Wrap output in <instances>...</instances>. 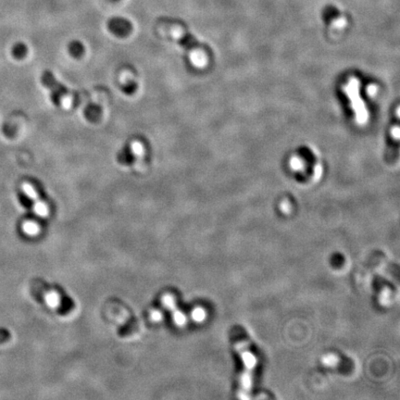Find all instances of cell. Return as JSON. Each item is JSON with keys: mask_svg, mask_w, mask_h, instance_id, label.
I'll use <instances>...</instances> for the list:
<instances>
[{"mask_svg": "<svg viewBox=\"0 0 400 400\" xmlns=\"http://www.w3.org/2000/svg\"><path fill=\"white\" fill-rule=\"evenodd\" d=\"M338 357H337L336 355H333V354L324 356L323 359H322V363H323L325 366H328V367H334V366H336V365L338 364Z\"/></svg>", "mask_w": 400, "mask_h": 400, "instance_id": "obj_11", "label": "cell"}, {"mask_svg": "<svg viewBox=\"0 0 400 400\" xmlns=\"http://www.w3.org/2000/svg\"><path fill=\"white\" fill-rule=\"evenodd\" d=\"M390 300H391V292L386 288L381 293L380 302L383 306H385L390 303Z\"/></svg>", "mask_w": 400, "mask_h": 400, "instance_id": "obj_13", "label": "cell"}, {"mask_svg": "<svg viewBox=\"0 0 400 400\" xmlns=\"http://www.w3.org/2000/svg\"><path fill=\"white\" fill-rule=\"evenodd\" d=\"M22 231L25 236L35 237L41 233V228L38 223H36L32 220H27L23 224Z\"/></svg>", "mask_w": 400, "mask_h": 400, "instance_id": "obj_3", "label": "cell"}, {"mask_svg": "<svg viewBox=\"0 0 400 400\" xmlns=\"http://www.w3.org/2000/svg\"><path fill=\"white\" fill-rule=\"evenodd\" d=\"M70 51H71V55L79 58L84 54V47L79 42H73L70 46Z\"/></svg>", "mask_w": 400, "mask_h": 400, "instance_id": "obj_10", "label": "cell"}, {"mask_svg": "<svg viewBox=\"0 0 400 400\" xmlns=\"http://www.w3.org/2000/svg\"><path fill=\"white\" fill-rule=\"evenodd\" d=\"M206 317H207V313H206L204 308H196L191 312L192 320L197 323L204 322Z\"/></svg>", "mask_w": 400, "mask_h": 400, "instance_id": "obj_9", "label": "cell"}, {"mask_svg": "<svg viewBox=\"0 0 400 400\" xmlns=\"http://www.w3.org/2000/svg\"><path fill=\"white\" fill-rule=\"evenodd\" d=\"M149 317L153 322H160L163 320V313L158 309H153L149 313Z\"/></svg>", "mask_w": 400, "mask_h": 400, "instance_id": "obj_14", "label": "cell"}, {"mask_svg": "<svg viewBox=\"0 0 400 400\" xmlns=\"http://www.w3.org/2000/svg\"><path fill=\"white\" fill-rule=\"evenodd\" d=\"M32 211L34 212V214L36 216H38L40 218H47V216L49 215V209L45 202L40 201V200H35L34 203L32 205Z\"/></svg>", "mask_w": 400, "mask_h": 400, "instance_id": "obj_5", "label": "cell"}, {"mask_svg": "<svg viewBox=\"0 0 400 400\" xmlns=\"http://www.w3.org/2000/svg\"><path fill=\"white\" fill-rule=\"evenodd\" d=\"M47 306L50 308H58L62 304V298L56 291H49L44 297Z\"/></svg>", "mask_w": 400, "mask_h": 400, "instance_id": "obj_4", "label": "cell"}, {"mask_svg": "<svg viewBox=\"0 0 400 400\" xmlns=\"http://www.w3.org/2000/svg\"><path fill=\"white\" fill-rule=\"evenodd\" d=\"M236 350L240 354V357L246 367V369L240 377V389L237 396L241 400H249V394L253 384V371L257 364V359L249 350V344L246 341L236 343Z\"/></svg>", "mask_w": 400, "mask_h": 400, "instance_id": "obj_1", "label": "cell"}, {"mask_svg": "<svg viewBox=\"0 0 400 400\" xmlns=\"http://www.w3.org/2000/svg\"><path fill=\"white\" fill-rule=\"evenodd\" d=\"M160 302H161V306L169 311H173L174 309H176V300L172 295H169V294L164 295L161 298Z\"/></svg>", "mask_w": 400, "mask_h": 400, "instance_id": "obj_7", "label": "cell"}, {"mask_svg": "<svg viewBox=\"0 0 400 400\" xmlns=\"http://www.w3.org/2000/svg\"><path fill=\"white\" fill-rule=\"evenodd\" d=\"M281 211H282L284 213H288V212H290V205L286 203V202L282 203V206H281Z\"/></svg>", "mask_w": 400, "mask_h": 400, "instance_id": "obj_15", "label": "cell"}, {"mask_svg": "<svg viewBox=\"0 0 400 400\" xmlns=\"http://www.w3.org/2000/svg\"><path fill=\"white\" fill-rule=\"evenodd\" d=\"M110 31L114 32L115 34L120 35V36H124L131 31L132 25L124 19L117 18V19H113L112 21H110Z\"/></svg>", "mask_w": 400, "mask_h": 400, "instance_id": "obj_2", "label": "cell"}, {"mask_svg": "<svg viewBox=\"0 0 400 400\" xmlns=\"http://www.w3.org/2000/svg\"><path fill=\"white\" fill-rule=\"evenodd\" d=\"M173 321L177 327H185L187 323L186 315L179 309H174L173 311Z\"/></svg>", "mask_w": 400, "mask_h": 400, "instance_id": "obj_6", "label": "cell"}, {"mask_svg": "<svg viewBox=\"0 0 400 400\" xmlns=\"http://www.w3.org/2000/svg\"><path fill=\"white\" fill-rule=\"evenodd\" d=\"M131 150H132L133 156H135V157H142L143 156L144 148H143L141 143L137 141L133 142L132 145H131Z\"/></svg>", "mask_w": 400, "mask_h": 400, "instance_id": "obj_12", "label": "cell"}, {"mask_svg": "<svg viewBox=\"0 0 400 400\" xmlns=\"http://www.w3.org/2000/svg\"><path fill=\"white\" fill-rule=\"evenodd\" d=\"M22 190H23L24 195L32 201H35L38 199V194L36 193V191L30 184L24 183V185H22Z\"/></svg>", "mask_w": 400, "mask_h": 400, "instance_id": "obj_8", "label": "cell"}]
</instances>
